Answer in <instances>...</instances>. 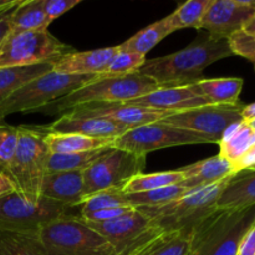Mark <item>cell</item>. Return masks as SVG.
<instances>
[{"label": "cell", "mask_w": 255, "mask_h": 255, "mask_svg": "<svg viewBox=\"0 0 255 255\" xmlns=\"http://www.w3.org/2000/svg\"><path fill=\"white\" fill-rule=\"evenodd\" d=\"M233 56L228 39L207 35L192 42L186 49L166 56L147 60L138 74L164 87L184 86L203 80V71L214 62Z\"/></svg>", "instance_id": "obj_1"}, {"label": "cell", "mask_w": 255, "mask_h": 255, "mask_svg": "<svg viewBox=\"0 0 255 255\" xmlns=\"http://www.w3.org/2000/svg\"><path fill=\"white\" fill-rule=\"evenodd\" d=\"M254 224L255 204L242 209L216 208L191 229L186 255H237L242 239Z\"/></svg>", "instance_id": "obj_2"}, {"label": "cell", "mask_w": 255, "mask_h": 255, "mask_svg": "<svg viewBox=\"0 0 255 255\" xmlns=\"http://www.w3.org/2000/svg\"><path fill=\"white\" fill-rule=\"evenodd\" d=\"M162 85L141 74L122 77H99L71 94L50 102L37 112L46 115H64L77 106L96 102H127L138 99L152 91L161 89Z\"/></svg>", "instance_id": "obj_3"}, {"label": "cell", "mask_w": 255, "mask_h": 255, "mask_svg": "<svg viewBox=\"0 0 255 255\" xmlns=\"http://www.w3.org/2000/svg\"><path fill=\"white\" fill-rule=\"evenodd\" d=\"M40 127L19 126V139L15 154L5 174L11 179L19 193L39 199L41 184L47 174L50 151Z\"/></svg>", "instance_id": "obj_4"}, {"label": "cell", "mask_w": 255, "mask_h": 255, "mask_svg": "<svg viewBox=\"0 0 255 255\" xmlns=\"http://www.w3.org/2000/svg\"><path fill=\"white\" fill-rule=\"evenodd\" d=\"M226 178L209 186L189 189L176 201L159 207L138 208L152 219L161 231H188L217 208V202L229 181Z\"/></svg>", "instance_id": "obj_5"}, {"label": "cell", "mask_w": 255, "mask_h": 255, "mask_svg": "<svg viewBox=\"0 0 255 255\" xmlns=\"http://www.w3.org/2000/svg\"><path fill=\"white\" fill-rule=\"evenodd\" d=\"M39 238L47 255H119L80 216H67L42 227Z\"/></svg>", "instance_id": "obj_6"}, {"label": "cell", "mask_w": 255, "mask_h": 255, "mask_svg": "<svg viewBox=\"0 0 255 255\" xmlns=\"http://www.w3.org/2000/svg\"><path fill=\"white\" fill-rule=\"evenodd\" d=\"M97 75H65L50 71L12 92L0 104V121L6 116L19 112H37L55 100L71 94Z\"/></svg>", "instance_id": "obj_7"}, {"label": "cell", "mask_w": 255, "mask_h": 255, "mask_svg": "<svg viewBox=\"0 0 255 255\" xmlns=\"http://www.w3.org/2000/svg\"><path fill=\"white\" fill-rule=\"evenodd\" d=\"M74 47L64 44L49 30H11L0 45V69L56 62Z\"/></svg>", "instance_id": "obj_8"}, {"label": "cell", "mask_w": 255, "mask_h": 255, "mask_svg": "<svg viewBox=\"0 0 255 255\" xmlns=\"http://www.w3.org/2000/svg\"><path fill=\"white\" fill-rule=\"evenodd\" d=\"M64 204L45 198L31 199L17 191L0 197V231L39 233L46 224L74 216Z\"/></svg>", "instance_id": "obj_9"}, {"label": "cell", "mask_w": 255, "mask_h": 255, "mask_svg": "<svg viewBox=\"0 0 255 255\" xmlns=\"http://www.w3.org/2000/svg\"><path fill=\"white\" fill-rule=\"evenodd\" d=\"M146 156L111 148L84 171L86 198L104 191H122L127 182L143 173Z\"/></svg>", "instance_id": "obj_10"}, {"label": "cell", "mask_w": 255, "mask_h": 255, "mask_svg": "<svg viewBox=\"0 0 255 255\" xmlns=\"http://www.w3.org/2000/svg\"><path fill=\"white\" fill-rule=\"evenodd\" d=\"M202 143L211 142L202 134L157 121L127 131L121 137L115 139L114 148L147 157L148 153L158 149Z\"/></svg>", "instance_id": "obj_11"}, {"label": "cell", "mask_w": 255, "mask_h": 255, "mask_svg": "<svg viewBox=\"0 0 255 255\" xmlns=\"http://www.w3.org/2000/svg\"><path fill=\"white\" fill-rule=\"evenodd\" d=\"M243 104L206 105L196 109L174 112L166 119L164 124L204 136L211 143L219 144L229 126L242 122Z\"/></svg>", "instance_id": "obj_12"}, {"label": "cell", "mask_w": 255, "mask_h": 255, "mask_svg": "<svg viewBox=\"0 0 255 255\" xmlns=\"http://www.w3.org/2000/svg\"><path fill=\"white\" fill-rule=\"evenodd\" d=\"M84 222L104 237L119 255H128L147 239L161 232L152 224V219L138 208H133L114 221Z\"/></svg>", "instance_id": "obj_13"}, {"label": "cell", "mask_w": 255, "mask_h": 255, "mask_svg": "<svg viewBox=\"0 0 255 255\" xmlns=\"http://www.w3.org/2000/svg\"><path fill=\"white\" fill-rule=\"evenodd\" d=\"M254 15L255 0H212L199 30H207L211 37L229 39Z\"/></svg>", "instance_id": "obj_14"}, {"label": "cell", "mask_w": 255, "mask_h": 255, "mask_svg": "<svg viewBox=\"0 0 255 255\" xmlns=\"http://www.w3.org/2000/svg\"><path fill=\"white\" fill-rule=\"evenodd\" d=\"M64 115L71 117H102L125 125L132 129L161 121L172 115V112L134 106L126 102H96L77 106Z\"/></svg>", "instance_id": "obj_15"}, {"label": "cell", "mask_w": 255, "mask_h": 255, "mask_svg": "<svg viewBox=\"0 0 255 255\" xmlns=\"http://www.w3.org/2000/svg\"><path fill=\"white\" fill-rule=\"evenodd\" d=\"M126 104L158 110V111L172 112V114L212 105L206 97L199 95L193 84L184 85V86L161 87L138 99L127 101Z\"/></svg>", "instance_id": "obj_16"}, {"label": "cell", "mask_w": 255, "mask_h": 255, "mask_svg": "<svg viewBox=\"0 0 255 255\" xmlns=\"http://www.w3.org/2000/svg\"><path fill=\"white\" fill-rule=\"evenodd\" d=\"M44 128L52 133H76L106 139H117L131 129L125 125L102 117H71L67 115H61Z\"/></svg>", "instance_id": "obj_17"}, {"label": "cell", "mask_w": 255, "mask_h": 255, "mask_svg": "<svg viewBox=\"0 0 255 255\" xmlns=\"http://www.w3.org/2000/svg\"><path fill=\"white\" fill-rule=\"evenodd\" d=\"M40 197L69 208H77L86 199L84 172L64 171L47 173L41 184Z\"/></svg>", "instance_id": "obj_18"}, {"label": "cell", "mask_w": 255, "mask_h": 255, "mask_svg": "<svg viewBox=\"0 0 255 255\" xmlns=\"http://www.w3.org/2000/svg\"><path fill=\"white\" fill-rule=\"evenodd\" d=\"M119 46L102 47L90 51H72L52 65V71L65 75H100L106 70Z\"/></svg>", "instance_id": "obj_19"}, {"label": "cell", "mask_w": 255, "mask_h": 255, "mask_svg": "<svg viewBox=\"0 0 255 255\" xmlns=\"http://www.w3.org/2000/svg\"><path fill=\"white\" fill-rule=\"evenodd\" d=\"M179 169L184 176V179L179 183V186L188 191L217 183L237 174L233 164L221 154L196 162Z\"/></svg>", "instance_id": "obj_20"}, {"label": "cell", "mask_w": 255, "mask_h": 255, "mask_svg": "<svg viewBox=\"0 0 255 255\" xmlns=\"http://www.w3.org/2000/svg\"><path fill=\"white\" fill-rule=\"evenodd\" d=\"M191 242L188 231H161L128 255H186Z\"/></svg>", "instance_id": "obj_21"}, {"label": "cell", "mask_w": 255, "mask_h": 255, "mask_svg": "<svg viewBox=\"0 0 255 255\" xmlns=\"http://www.w3.org/2000/svg\"><path fill=\"white\" fill-rule=\"evenodd\" d=\"M255 204V172L236 174L222 192L217 208L242 209Z\"/></svg>", "instance_id": "obj_22"}, {"label": "cell", "mask_w": 255, "mask_h": 255, "mask_svg": "<svg viewBox=\"0 0 255 255\" xmlns=\"http://www.w3.org/2000/svg\"><path fill=\"white\" fill-rule=\"evenodd\" d=\"M46 132V131H45ZM45 143L51 154L76 153L114 147L115 139L94 138L76 133H45Z\"/></svg>", "instance_id": "obj_23"}, {"label": "cell", "mask_w": 255, "mask_h": 255, "mask_svg": "<svg viewBox=\"0 0 255 255\" xmlns=\"http://www.w3.org/2000/svg\"><path fill=\"white\" fill-rule=\"evenodd\" d=\"M243 84L241 77H218L203 79L193 85L199 95L206 97L212 105H237L239 104Z\"/></svg>", "instance_id": "obj_24"}, {"label": "cell", "mask_w": 255, "mask_h": 255, "mask_svg": "<svg viewBox=\"0 0 255 255\" xmlns=\"http://www.w3.org/2000/svg\"><path fill=\"white\" fill-rule=\"evenodd\" d=\"M174 30L172 27L171 21H169V17L167 16L142 29L136 35H133L128 40L119 45V49L120 51L147 55L164 37H167Z\"/></svg>", "instance_id": "obj_25"}, {"label": "cell", "mask_w": 255, "mask_h": 255, "mask_svg": "<svg viewBox=\"0 0 255 255\" xmlns=\"http://www.w3.org/2000/svg\"><path fill=\"white\" fill-rule=\"evenodd\" d=\"M253 144V128L247 122H238L227 128L222 141L219 142L218 154L228 159L232 164L236 163Z\"/></svg>", "instance_id": "obj_26"}, {"label": "cell", "mask_w": 255, "mask_h": 255, "mask_svg": "<svg viewBox=\"0 0 255 255\" xmlns=\"http://www.w3.org/2000/svg\"><path fill=\"white\" fill-rule=\"evenodd\" d=\"M52 65L54 64L47 62L32 66L0 69V104L22 85L51 71Z\"/></svg>", "instance_id": "obj_27"}, {"label": "cell", "mask_w": 255, "mask_h": 255, "mask_svg": "<svg viewBox=\"0 0 255 255\" xmlns=\"http://www.w3.org/2000/svg\"><path fill=\"white\" fill-rule=\"evenodd\" d=\"M45 0H22L10 15L11 30H47L50 22L44 10Z\"/></svg>", "instance_id": "obj_28"}, {"label": "cell", "mask_w": 255, "mask_h": 255, "mask_svg": "<svg viewBox=\"0 0 255 255\" xmlns=\"http://www.w3.org/2000/svg\"><path fill=\"white\" fill-rule=\"evenodd\" d=\"M0 255H47L39 233L0 231Z\"/></svg>", "instance_id": "obj_29"}, {"label": "cell", "mask_w": 255, "mask_h": 255, "mask_svg": "<svg viewBox=\"0 0 255 255\" xmlns=\"http://www.w3.org/2000/svg\"><path fill=\"white\" fill-rule=\"evenodd\" d=\"M114 147L109 148L94 149V151L76 152V153H64V154H50L47 173L64 171H82L89 168L91 164L99 158H101L105 153Z\"/></svg>", "instance_id": "obj_30"}, {"label": "cell", "mask_w": 255, "mask_h": 255, "mask_svg": "<svg viewBox=\"0 0 255 255\" xmlns=\"http://www.w3.org/2000/svg\"><path fill=\"white\" fill-rule=\"evenodd\" d=\"M184 179L181 169L176 171L157 172L149 174H137L132 179H129L126 186L122 189V193H141V192L154 191V189L164 188V187L176 186Z\"/></svg>", "instance_id": "obj_31"}, {"label": "cell", "mask_w": 255, "mask_h": 255, "mask_svg": "<svg viewBox=\"0 0 255 255\" xmlns=\"http://www.w3.org/2000/svg\"><path fill=\"white\" fill-rule=\"evenodd\" d=\"M188 189L183 188L179 184L164 187V188L154 189V191L141 192V193H124L127 201L134 208H149V207H159L168 204L176 199L181 198L186 194Z\"/></svg>", "instance_id": "obj_32"}, {"label": "cell", "mask_w": 255, "mask_h": 255, "mask_svg": "<svg viewBox=\"0 0 255 255\" xmlns=\"http://www.w3.org/2000/svg\"><path fill=\"white\" fill-rule=\"evenodd\" d=\"M212 0H189L179 5L174 12L168 15L173 30L193 27L199 30L202 19L208 9Z\"/></svg>", "instance_id": "obj_33"}, {"label": "cell", "mask_w": 255, "mask_h": 255, "mask_svg": "<svg viewBox=\"0 0 255 255\" xmlns=\"http://www.w3.org/2000/svg\"><path fill=\"white\" fill-rule=\"evenodd\" d=\"M147 61L146 55L136 54V52L119 51L109 66L102 74L97 75L99 77H122L127 75L137 74L144 62Z\"/></svg>", "instance_id": "obj_34"}, {"label": "cell", "mask_w": 255, "mask_h": 255, "mask_svg": "<svg viewBox=\"0 0 255 255\" xmlns=\"http://www.w3.org/2000/svg\"><path fill=\"white\" fill-rule=\"evenodd\" d=\"M120 207H132L121 191L99 192V193L92 194V196H89L85 199L84 203L79 207V216L102 211V209L120 208Z\"/></svg>", "instance_id": "obj_35"}, {"label": "cell", "mask_w": 255, "mask_h": 255, "mask_svg": "<svg viewBox=\"0 0 255 255\" xmlns=\"http://www.w3.org/2000/svg\"><path fill=\"white\" fill-rule=\"evenodd\" d=\"M19 139V126L0 124V172L5 174L15 154Z\"/></svg>", "instance_id": "obj_36"}, {"label": "cell", "mask_w": 255, "mask_h": 255, "mask_svg": "<svg viewBox=\"0 0 255 255\" xmlns=\"http://www.w3.org/2000/svg\"><path fill=\"white\" fill-rule=\"evenodd\" d=\"M228 41L233 55H238L249 61L255 62V32L241 30L232 35Z\"/></svg>", "instance_id": "obj_37"}, {"label": "cell", "mask_w": 255, "mask_h": 255, "mask_svg": "<svg viewBox=\"0 0 255 255\" xmlns=\"http://www.w3.org/2000/svg\"><path fill=\"white\" fill-rule=\"evenodd\" d=\"M81 0H45L44 10L46 14L47 20L51 24L54 20L59 19L60 16L71 10L76 5H79Z\"/></svg>", "instance_id": "obj_38"}, {"label": "cell", "mask_w": 255, "mask_h": 255, "mask_svg": "<svg viewBox=\"0 0 255 255\" xmlns=\"http://www.w3.org/2000/svg\"><path fill=\"white\" fill-rule=\"evenodd\" d=\"M133 209V207H120V208H111V209H102V211L92 212V213H86L80 216V218L86 222H109L128 213Z\"/></svg>", "instance_id": "obj_39"}, {"label": "cell", "mask_w": 255, "mask_h": 255, "mask_svg": "<svg viewBox=\"0 0 255 255\" xmlns=\"http://www.w3.org/2000/svg\"><path fill=\"white\" fill-rule=\"evenodd\" d=\"M237 255H255V224L242 239Z\"/></svg>", "instance_id": "obj_40"}, {"label": "cell", "mask_w": 255, "mask_h": 255, "mask_svg": "<svg viewBox=\"0 0 255 255\" xmlns=\"http://www.w3.org/2000/svg\"><path fill=\"white\" fill-rule=\"evenodd\" d=\"M254 164H255V143L249 147L248 151H247L246 153H244L243 156H242L241 158L233 164V167L236 173L238 174L241 173V172L247 171V169L251 168V167L254 166Z\"/></svg>", "instance_id": "obj_41"}, {"label": "cell", "mask_w": 255, "mask_h": 255, "mask_svg": "<svg viewBox=\"0 0 255 255\" xmlns=\"http://www.w3.org/2000/svg\"><path fill=\"white\" fill-rule=\"evenodd\" d=\"M16 191L14 183L11 182V179L4 174L2 172H0V197L5 196L7 193H11V192Z\"/></svg>", "instance_id": "obj_42"}, {"label": "cell", "mask_w": 255, "mask_h": 255, "mask_svg": "<svg viewBox=\"0 0 255 255\" xmlns=\"http://www.w3.org/2000/svg\"><path fill=\"white\" fill-rule=\"evenodd\" d=\"M14 11V10H12ZM10 15H11V12H10L9 15H6L5 17H2L1 20H0V45L4 42V40L6 39L7 35L10 34V31H11V22H10Z\"/></svg>", "instance_id": "obj_43"}, {"label": "cell", "mask_w": 255, "mask_h": 255, "mask_svg": "<svg viewBox=\"0 0 255 255\" xmlns=\"http://www.w3.org/2000/svg\"><path fill=\"white\" fill-rule=\"evenodd\" d=\"M21 1L22 0H14V1H2V0H0V20L6 16V15H9L10 12H12V10L19 6Z\"/></svg>", "instance_id": "obj_44"}, {"label": "cell", "mask_w": 255, "mask_h": 255, "mask_svg": "<svg viewBox=\"0 0 255 255\" xmlns=\"http://www.w3.org/2000/svg\"><path fill=\"white\" fill-rule=\"evenodd\" d=\"M242 121L243 122H252L255 120V102L253 104H249L247 105V106H243V109H242Z\"/></svg>", "instance_id": "obj_45"}, {"label": "cell", "mask_w": 255, "mask_h": 255, "mask_svg": "<svg viewBox=\"0 0 255 255\" xmlns=\"http://www.w3.org/2000/svg\"><path fill=\"white\" fill-rule=\"evenodd\" d=\"M243 30L247 32H255V15L246 25H244Z\"/></svg>", "instance_id": "obj_46"}, {"label": "cell", "mask_w": 255, "mask_h": 255, "mask_svg": "<svg viewBox=\"0 0 255 255\" xmlns=\"http://www.w3.org/2000/svg\"><path fill=\"white\" fill-rule=\"evenodd\" d=\"M248 125H249V127H251V128L255 129V120H254V121H252V122H248Z\"/></svg>", "instance_id": "obj_47"}, {"label": "cell", "mask_w": 255, "mask_h": 255, "mask_svg": "<svg viewBox=\"0 0 255 255\" xmlns=\"http://www.w3.org/2000/svg\"><path fill=\"white\" fill-rule=\"evenodd\" d=\"M247 171H248V172H255V164H254V166H252L251 168L247 169Z\"/></svg>", "instance_id": "obj_48"}]
</instances>
